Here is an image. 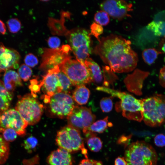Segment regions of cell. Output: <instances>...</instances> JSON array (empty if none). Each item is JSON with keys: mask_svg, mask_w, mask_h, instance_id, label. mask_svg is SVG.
Segmentation results:
<instances>
[{"mask_svg": "<svg viewBox=\"0 0 165 165\" xmlns=\"http://www.w3.org/2000/svg\"><path fill=\"white\" fill-rule=\"evenodd\" d=\"M7 24L9 31L11 33L17 32L21 28V22L16 18H12L8 20L7 22Z\"/></svg>", "mask_w": 165, "mask_h": 165, "instance_id": "obj_31", "label": "cell"}, {"mask_svg": "<svg viewBox=\"0 0 165 165\" xmlns=\"http://www.w3.org/2000/svg\"><path fill=\"white\" fill-rule=\"evenodd\" d=\"M69 42L77 60L84 64L91 51L90 34L86 30L79 29L70 33Z\"/></svg>", "mask_w": 165, "mask_h": 165, "instance_id": "obj_7", "label": "cell"}, {"mask_svg": "<svg viewBox=\"0 0 165 165\" xmlns=\"http://www.w3.org/2000/svg\"><path fill=\"white\" fill-rule=\"evenodd\" d=\"M146 28L156 36L165 37V21H152L147 25Z\"/></svg>", "mask_w": 165, "mask_h": 165, "instance_id": "obj_24", "label": "cell"}, {"mask_svg": "<svg viewBox=\"0 0 165 165\" xmlns=\"http://www.w3.org/2000/svg\"><path fill=\"white\" fill-rule=\"evenodd\" d=\"M71 58L69 53L65 52L62 47L56 49H46L42 56V62L40 67L49 70L59 66Z\"/></svg>", "mask_w": 165, "mask_h": 165, "instance_id": "obj_14", "label": "cell"}, {"mask_svg": "<svg viewBox=\"0 0 165 165\" xmlns=\"http://www.w3.org/2000/svg\"><path fill=\"white\" fill-rule=\"evenodd\" d=\"M94 19L95 23L101 26L107 25L110 21L108 14L102 10L97 12L95 14Z\"/></svg>", "mask_w": 165, "mask_h": 165, "instance_id": "obj_28", "label": "cell"}, {"mask_svg": "<svg viewBox=\"0 0 165 165\" xmlns=\"http://www.w3.org/2000/svg\"><path fill=\"white\" fill-rule=\"evenodd\" d=\"M9 145L0 135V165L4 163L7 159L9 154Z\"/></svg>", "mask_w": 165, "mask_h": 165, "instance_id": "obj_27", "label": "cell"}, {"mask_svg": "<svg viewBox=\"0 0 165 165\" xmlns=\"http://www.w3.org/2000/svg\"><path fill=\"white\" fill-rule=\"evenodd\" d=\"M95 163L96 165H103L102 162L100 161L95 160Z\"/></svg>", "mask_w": 165, "mask_h": 165, "instance_id": "obj_42", "label": "cell"}, {"mask_svg": "<svg viewBox=\"0 0 165 165\" xmlns=\"http://www.w3.org/2000/svg\"><path fill=\"white\" fill-rule=\"evenodd\" d=\"M2 133L3 138L6 141H13L17 138V133L12 128H6Z\"/></svg>", "mask_w": 165, "mask_h": 165, "instance_id": "obj_33", "label": "cell"}, {"mask_svg": "<svg viewBox=\"0 0 165 165\" xmlns=\"http://www.w3.org/2000/svg\"><path fill=\"white\" fill-rule=\"evenodd\" d=\"M115 165H128V164L124 157H118L115 160Z\"/></svg>", "mask_w": 165, "mask_h": 165, "instance_id": "obj_39", "label": "cell"}, {"mask_svg": "<svg viewBox=\"0 0 165 165\" xmlns=\"http://www.w3.org/2000/svg\"><path fill=\"white\" fill-rule=\"evenodd\" d=\"M20 59V55L17 50L6 47L0 42V72L18 68Z\"/></svg>", "mask_w": 165, "mask_h": 165, "instance_id": "obj_15", "label": "cell"}, {"mask_svg": "<svg viewBox=\"0 0 165 165\" xmlns=\"http://www.w3.org/2000/svg\"><path fill=\"white\" fill-rule=\"evenodd\" d=\"M94 52L103 62L117 73L128 72L136 67L137 53L131 48V42L120 35L111 34L100 39Z\"/></svg>", "mask_w": 165, "mask_h": 165, "instance_id": "obj_1", "label": "cell"}, {"mask_svg": "<svg viewBox=\"0 0 165 165\" xmlns=\"http://www.w3.org/2000/svg\"><path fill=\"white\" fill-rule=\"evenodd\" d=\"M28 124L16 109H10L3 112L0 116V132L6 129L11 128L18 134L22 135L26 133Z\"/></svg>", "mask_w": 165, "mask_h": 165, "instance_id": "obj_10", "label": "cell"}, {"mask_svg": "<svg viewBox=\"0 0 165 165\" xmlns=\"http://www.w3.org/2000/svg\"><path fill=\"white\" fill-rule=\"evenodd\" d=\"M142 100L145 123L152 127L162 123L165 120V96L157 94Z\"/></svg>", "mask_w": 165, "mask_h": 165, "instance_id": "obj_4", "label": "cell"}, {"mask_svg": "<svg viewBox=\"0 0 165 165\" xmlns=\"http://www.w3.org/2000/svg\"><path fill=\"white\" fill-rule=\"evenodd\" d=\"M18 72L20 77L24 81H27L32 74V70L31 68L24 64H21L19 66Z\"/></svg>", "mask_w": 165, "mask_h": 165, "instance_id": "obj_29", "label": "cell"}, {"mask_svg": "<svg viewBox=\"0 0 165 165\" xmlns=\"http://www.w3.org/2000/svg\"><path fill=\"white\" fill-rule=\"evenodd\" d=\"M2 82L6 89L11 93L17 87L22 85L21 79L18 74L16 71L11 70H8L5 72Z\"/></svg>", "mask_w": 165, "mask_h": 165, "instance_id": "obj_18", "label": "cell"}, {"mask_svg": "<svg viewBox=\"0 0 165 165\" xmlns=\"http://www.w3.org/2000/svg\"><path fill=\"white\" fill-rule=\"evenodd\" d=\"M58 66L48 71L39 83L46 93L44 97L45 103H49L50 98L55 94L62 92V89L57 74Z\"/></svg>", "mask_w": 165, "mask_h": 165, "instance_id": "obj_12", "label": "cell"}, {"mask_svg": "<svg viewBox=\"0 0 165 165\" xmlns=\"http://www.w3.org/2000/svg\"><path fill=\"white\" fill-rule=\"evenodd\" d=\"M42 1H43V2H47V1H48V0H42Z\"/></svg>", "mask_w": 165, "mask_h": 165, "instance_id": "obj_44", "label": "cell"}, {"mask_svg": "<svg viewBox=\"0 0 165 165\" xmlns=\"http://www.w3.org/2000/svg\"><path fill=\"white\" fill-rule=\"evenodd\" d=\"M1 113L0 112V116H1Z\"/></svg>", "mask_w": 165, "mask_h": 165, "instance_id": "obj_45", "label": "cell"}, {"mask_svg": "<svg viewBox=\"0 0 165 165\" xmlns=\"http://www.w3.org/2000/svg\"><path fill=\"white\" fill-rule=\"evenodd\" d=\"M31 94L19 97L15 109L28 125H34L40 120L43 112V105Z\"/></svg>", "mask_w": 165, "mask_h": 165, "instance_id": "obj_5", "label": "cell"}, {"mask_svg": "<svg viewBox=\"0 0 165 165\" xmlns=\"http://www.w3.org/2000/svg\"><path fill=\"white\" fill-rule=\"evenodd\" d=\"M38 143L37 139L33 136H31L24 140L23 145L24 148L29 153L34 150Z\"/></svg>", "mask_w": 165, "mask_h": 165, "instance_id": "obj_30", "label": "cell"}, {"mask_svg": "<svg viewBox=\"0 0 165 165\" xmlns=\"http://www.w3.org/2000/svg\"><path fill=\"white\" fill-rule=\"evenodd\" d=\"M71 58L67 59L58 66L72 85L77 86L92 82L90 74L85 65Z\"/></svg>", "mask_w": 165, "mask_h": 165, "instance_id": "obj_8", "label": "cell"}, {"mask_svg": "<svg viewBox=\"0 0 165 165\" xmlns=\"http://www.w3.org/2000/svg\"><path fill=\"white\" fill-rule=\"evenodd\" d=\"M148 74V72L138 69L135 70L132 74L128 75L125 79V82L128 90L137 95H141L143 81Z\"/></svg>", "mask_w": 165, "mask_h": 165, "instance_id": "obj_16", "label": "cell"}, {"mask_svg": "<svg viewBox=\"0 0 165 165\" xmlns=\"http://www.w3.org/2000/svg\"><path fill=\"white\" fill-rule=\"evenodd\" d=\"M48 43L52 49H56L58 48L60 46L61 41L57 37H50L48 39Z\"/></svg>", "mask_w": 165, "mask_h": 165, "instance_id": "obj_36", "label": "cell"}, {"mask_svg": "<svg viewBox=\"0 0 165 165\" xmlns=\"http://www.w3.org/2000/svg\"><path fill=\"white\" fill-rule=\"evenodd\" d=\"M84 64L90 72L92 78V81L97 84L101 82L102 81V77L99 65L89 57L85 60Z\"/></svg>", "mask_w": 165, "mask_h": 165, "instance_id": "obj_19", "label": "cell"}, {"mask_svg": "<svg viewBox=\"0 0 165 165\" xmlns=\"http://www.w3.org/2000/svg\"><path fill=\"white\" fill-rule=\"evenodd\" d=\"M24 62L25 64L28 66L33 67L38 64V60L35 55L32 53H29L25 56Z\"/></svg>", "mask_w": 165, "mask_h": 165, "instance_id": "obj_35", "label": "cell"}, {"mask_svg": "<svg viewBox=\"0 0 165 165\" xmlns=\"http://www.w3.org/2000/svg\"><path fill=\"white\" fill-rule=\"evenodd\" d=\"M108 117L107 116L103 119L97 120L89 126L82 130L83 133L87 132L102 133L108 127L112 126V124L108 122Z\"/></svg>", "mask_w": 165, "mask_h": 165, "instance_id": "obj_21", "label": "cell"}, {"mask_svg": "<svg viewBox=\"0 0 165 165\" xmlns=\"http://www.w3.org/2000/svg\"><path fill=\"white\" fill-rule=\"evenodd\" d=\"M154 143L156 145L159 147L165 146V136L162 134L156 135L154 139Z\"/></svg>", "mask_w": 165, "mask_h": 165, "instance_id": "obj_37", "label": "cell"}, {"mask_svg": "<svg viewBox=\"0 0 165 165\" xmlns=\"http://www.w3.org/2000/svg\"><path fill=\"white\" fill-rule=\"evenodd\" d=\"M98 91L104 92L121 100L116 103V109L118 112H122L123 116L129 120L141 122L143 119L142 101L130 94L104 86H98Z\"/></svg>", "mask_w": 165, "mask_h": 165, "instance_id": "obj_2", "label": "cell"}, {"mask_svg": "<svg viewBox=\"0 0 165 165\" xmlns=\"http://www.w3.org/2000/svg\"><path fill=\"white\" fill-rule=\"evenodd\" d=\"M90 95V91L84 85L76 86L74 90L72 98L79 105L86 104L88 101Z\"/></svg>", "mask_w": 165, "mask_h": 165, "instance_id": "obj_20", "label": "cell"}, {"mask_svg": "<svg viewBox=\"0 0 165 165\" xmlns=\"http://www.w3.org/2000/svg\"><path fill=\"white\" fill-rule=\"evenodd\" d=\"M162 50L165 53V42L163 44V46L162 47Z\"/></svg>", "mask_w": 165, "mask_h": 165, "instance_id": "obj_43", "label": "cell"}, {"mask_svg": "<svg viewBox=\"0 0 165 165\" xmlns=\"http://www.w3.org/2000/svg\"><path fill=\"white\" fill-rule=\"evenodd\" d=\"M132 4L124 0H106L100 5L101 9L112 17L120 20L130 16L128 13L133 10Z\"/></svg>", "mask_w": 165, "mask_h": 165, "instance_id": "obj_13", "label": "cell"}, {"mask_svg": "<svg viewBox=\"0 0 165 165\" xmlns=\"http://www.w3.org/2000/svg\"><path fill=\"white\" fill-rule=\"evenodd\" d=\"M87 138L86 142L89 149L95 152L100 151L102 147V142L101 139L96 136L95 133L87 132L84 133Z\"/></svg>", "mask_w": 165, "mask_h": 165, "instance_id": "obj_23", "label": "cell"}, {"mask_svg": "<svg viewBox=\"0 0 165 165\" xmlns=\"http://www.w3.org/2000/svg\"><path fill=\"white\" fill-rule=\"evenodd\" d=\"M49 103L51 112L61 119L67 118L75 106L72 97L63 92L55 94Z\"/></svg>", "mask_w": 165, "mask_h": 165, "instance_id": "obj_9", "label": "cell"}, {"mask_svg": "<svg viewBox=\"0 0 165 165\" xmlns=\"http://www.w3.org/2000/svg\"><path fill=\"white\" fill-rule=\"evenodd\" d=\"M56 141L60 148L69 152L81 150L82 153L87 159V151L85 148L79 130L68 125L65 126L57 132Z\"/></svg>", "mask_w": 165, "mask_h": 165, "instance_id": "obj_6", "label": "cell"}, {"mask_svg": "<svg viewBox=\"0 0 165 165\" xmlns=\"http://www.w3.org/2000/svg\"><path fill=\"white\" fill-rule=\"evenodd\" d=\"M50 165H72V156L70 152L60 148L52 152L47 159Z\"/></svg>", "mask_w": 165, "mask_h": 165, "instance_id": "obj_17", "label": "cell"}, {"mask_svg": "<svg viewBox=\"0 0 165 165\" xmlns=\"http://www.w3.org/2000/svg\"><path fill=\"white\" fill-rule=\"evenodd\" d=\"M161 53L154 48H148L144 50L142 53V57L144 61L148 64H153L158 55Z\"/></svg>", "mask_w": 165, "mask_h": 165, "instance_id": "obj_25", "label": "cell"}, {"mask_svg": "<svg viewBox=\"0 0 165 165\" xmlns=\"http://www.w3.org/2000/svg\"><path fill=\"white\" fill-rule=\"evenodd\" d=\"M57 74L62 88V92L68 93L72 84L66 75L61 70L59 67L57 70Z\"/></svg>", "mask_w": 165, "mask_h": 165, "instance_id": "obj_26", "label": "cell"}, {"mask_svg": "<svg viewBox=\"0 0 165 165\" xmlns=\"http://www.w3.org/2000/svg\"><path fill=\"white\" fill-rule=\"evenodd\" d=\"M159 79L160 85L165 87V65L160 70Z\"/></svg>", "mask_w": 165, "mask_h": 165, "instance_id": "obj_38", "label": "cell"}, {"mask_svg": "<svg viewBox=\"0 0 165 165\" xmlns=\"http://www.w3.org/2000/svg\"><path fill=\"white\" fill-rule=\"evenodd\" d=\"M13 98L11 93L5 88L0 80V111L4 112L9 107Z\"/></svg>", "mask_w": 165, "mask_h": 165, "instance_id": "obj_22", "label": "cell"}, {"mask_svg": "<svg viewBox=\"0 0 165 165\" xmlns=\"http://www.w3.org/2000/svg\"><path fill=\"white\" fill-rule=\"evenodd\" d=\"M100 106L103 112H110L112 110L113 107L112 99L110 97L102 98L100 101Z\"/></svg>", "mask_w": 165, "mask_h": 165, "instance_id": "obj_32", "label": "cell"}, {"mask_svg": "<svg viewBox=\"0 0 165 165\" xmlns=\"http://www.w3.org/2000/svg\"><path fill=\"white\" fill-rule=\"evenodd\" d=\"M68 125L78 130H83L94 122L96 116L90 108L75 106L67 118Z\"/></svg>", "mask_w": 165, "mask_h": 165, "instance_id": "obj_11", "label": "cell"}, {"mask_svg": "<svg viewBox=\"0 0 165 165\" xmlns=\"http://www.w3.org/2000/svg\"><path fill=\"white\" fill-rule=\"evenodd\" d=\"M124 158L128 165H156L157 160L155 149L143 141L130 144L125 151Z\"/></svg>", "mask_w": 165, "mask_h": 165, "instance_id": "obj_3", "label": "cell"}, {"mask_svg": "<svg viewBox=\"0 0 165 165\" xmlns=\"http://www.w3.org/2000/svg\"><path fill=\"white\" fill-rule=\"evenodd\" d=\"M90 35L94 36L99 41L100 40L99 36L103 33V28L96 23L94 22L90 26Z\"/></svg>", "mask_w": 165, "mask_h": 165, "instance_id": "obj_34", "label": "cell"}, {"mask_svg": "<svg viewBox=\"0 0 165 165\" xmlns=\"http://www.w3.org/2000/svg\"><path fill=\"white\" fill-rule=\"evenodd\" d=\"M95 160L87 159L82 160L79 165H96Z\"/></svg>", "mask_w": 165, "mask_h": 165, "instance_id": "obj_40", "label": "cell"}, {"mask_svg": "<svg viewBox=\"0 0 165 165\" xmlns=\"http://www.w3.org/2000/svg\"><path fill=\"white\" fill-rule=\"evenodd\" d=\"M6 27L3 22L0 20V33L4 34L6 32Z\"/></svg>", "mask_w": 165, "mask_h": 165, "instance_id": "obj_41", "label": "cell"}]
</instances>
